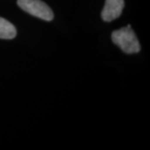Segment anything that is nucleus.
<instances>
[{
  "label": "nucleus",
  "instance_id": "7ed1b4c3",
  "mask_svg": "<svg viewBox=\"0 0 150 150\" xmlns=\"http://www.w3.org/2000/svg\"><path fill=\"white\" fill-rule=\"evenodd\" d=\"M124 7V0H105L102 11V18L105 22H111L121 15Z\"/></svg>",
  "mask_w": 150,
  "mask_h": 150
},
{
  "label": "nucleus",
  "instance_id": "f257e3e1",
  "mask_svg": "<svg viewBox=\"0 0 150 150\" xmlns=\"http://www.w3.org/2000/svg\"><path fill=\"white\" fill-rule=\"evenodd\" d=\"M112 40L126 54H136L140 51L139 42L130 25L114 31Z\"/></svg>",
  "mask_w": 150,
  "mask_h": 150
},
{
  "label": "nucleus",
  "instance_id": "20e7f679",
  "mask_svg": "<svg viewBox=\"0 0 150 150\" xmlns=\"http://www.w3.org/2000/svg\"><path fill=\"white\" fill-rule=\"evenodd\" d=\"M17 30L10 22L3 18H0V38L12 39L15 38Z\"/></svg>",
  "mask_w": 150,
  "mask_h": 150
},
{
  "label": "nucleus",
  "instance_id": "f03ea898",
  "mask_svg": "<svg viewBox=\"0 0 150 150\" xmlns=\"http://www.w3.org/2000/svg\"><path fill=\"white\" fill-rule=\"evenodd\" d=\"M18 5L28 13L45 21H51L54 18L52 9L41 0H18Z\"/></svg>",
  "mask_w": 150,
  "mask_h": 150
}]
</instances>
